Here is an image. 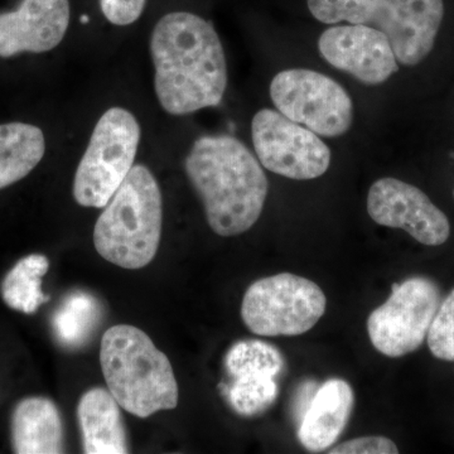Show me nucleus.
Segmentation results:
<instances>
[{"label":"nucleus","mask_w":454,"mask_h":454,"mask_svg":"<svg viewBox=\"0 0 454 454\" xmlns=\"http://www.w3.org/2000/svg\"><path fill=\"white\" fill-rule=\"evenodd\" d=\"M154 88L160 106L187 115L219 106L227 86L225 52L214 26L188 12H173L151 38Z\"/></svg>","instance_id":"f257e3e1"},{"label":"nucleus","mask_w":454,"mask_h":454,"mask_svg":"<svg viewBox=\"0 0 454 454\" xmlns=\"http://www.w3.org/2000/svg\"><path fill=\"white\" fill-rule=\"evenodd\" d=\"M215 234L229 238L252 229L264 210L269 184L259 160L231 136H205L184 162Z\"/></svg>","instance_id":"f03ea898"},{"label":"nucleus","mask_w":454,"mask_h":454,"mask_svg":"<svg viewBox=\"0 0 454 454\" xmlns=\"http://www.w3.org/2000/svg\"><path fill=\"white\" fill-rule=\"evenodd\" d=\"M100 364L107 389L138 418L178 404V384L168 357L139 328L113 325L101 339Z\"/></svg>","instance_id":"7ed1b4c3"},{"label":"nucleus","mask_w":454,"mask_h":454,"mask_svg":"<svg viewBox=\"0 0 454 454\" xmlns=\"http://www.w3.org/2000/svg\"><path fill=\"white\" fill-rule=\"evenodd\" d=\"M162 195L153 173L133 166L94 229L97 252L124 269L151 264L162 235Z\"/></svg>","instance_id":"20e7f679"},{"label":"nucleus","mask_w":454,"mask_h":454,"mask_svg":"<svg viewBox=\"0 0 454 454\" xmlns=\"http://www.w3.org/2000/svg\"><path fill=\"white\" fill-rule=\"evenodd\" d=\"M140 142L136 116L112 107L98 119L74 181V197L83 207L104 208L133 168Z\"/></svg>","instance_id":"39448f33"},{"label":"nucleus","mask_w":454,"mask_h":454,"mask_svg":"<svg viewBox=\"0 0 454 454\" xmlns=\"http://www.w3.org/2000/svg\"><path fill=\"white\" fill-rule=\"evenodd\" d=\"M327 298L312 280L291 273L256 280L245 293L241 318L254 334L301 336L324 317Z\"/></svg>","instance_id":"423d86ee"},{"label":"nucleus","mask_w":454,"mask_h":454,"mask_svg":"<svg viewBox=\"0 0 454 454\" xmlns=\"http://www.w3.org/2000/svg\"><path fill=\"white\" fill-rule=\"evenodd\" d=\"M270 98L278 112L325 138L343 136L354 121V103L348 91L317 71H282L270 83Z\"/></svg>","instance_id":"0eeeda50"},{"label":"nucleus","mask_w":454,"mask_h":454,"mask_svg":"<svg viewBox=\"0 0 454 454\" xmlns=\"http://www.w3.org/2000/svg\"><path fill=\"white\" fill-rule=\"evenodd\" d=\"M441 301V289L429 278L394 284L390 297L367 319L373 348L393 358L417 351L428 336Z\"/></svg>","instance_id":"6e6552de"},{"label":"nucleus","mask_w":454,"mask_h":454,"mask_svg":"<svg viewBox=\"0 0 454 454\" xmlns=\"http://www.w3.org/2000/svg\"><path fill=\"white\" fill-rule=\"evenodd\" d=\"M252 139L262 167L282 177L309 181L330 168L331 149L324 140L278 110L255 114Z\"/></svg>","instance_id":"1a4fd4ad"},{"label":"nucleus","mask_w":454,"mask_h":454,"mask_svg":"<svg viewBox=\"0 0 454 454\" xmlns=\"http://www.w3.org/2000/svg\"><path fill=\"white\" fill-rule=\"evenodd\" d=\"M367 212L379 225L405 230L427 247L443 245L450 235L446 214L423 191L400 179H378L370 187Z\"/></svg>","instance_id":"9d476101"},{"label":"nucleus","mask_w":454,"mask_h":454,"mask_svg":"<svg viewBox=\"0 0 454 454\" xmlns=\"http://www.w3.org/2000/svg\"><path fill=\"white\" fill-rule=\"evenodd\" d=\"M321 56L366 85H380L399 70L387 35L365 25L333 26L318 40Z\"/></svg>","instance_id":"9b49d317"},{"label":"nucleus","mask_w":454,"mask_h":454,"mask_svg":"<svg viewBox=\"0 0 454 454\" xmlns=\"http://www.w3.org/2000/svg\"><path fill=\"white\" fill-rule=\"evenodd\" d=\"M443 17V0H380L367 26L387 35L399 64L415 66L434 47Z\"/></svg>","instance_id":"f8f14e48"},{"label":"nucleus","mask_w":454,"mask_h":454,"mask_svg":"<svg viewBox=\"0 0 454 454\" xmlns=\"http://www.w3.org/2000/svg\"><path fill=\"white\" fill-rule=\"evenodd\" d=\"M68 25V0H22L16 11L0 14V57L53 50Z\"/></svg>","instance_id":"ddd939ff"},{"label":"nucleus","mask_w":454,"mask_h":454,"mask_svg":"<svg viewBox=\"0 0 454 454\" xmlns=\"http://www.w3.org/2000/svg\"><path fill=\"white\" fill-rule=\"evenodd\" d=\"M355 405L351 385L342 379H330L317 389L301 417L298 438L309 452L330 450L340 437Z\"/></svg>","instance_id":"4468645a"},{"label":"nucleus","mask_w":454,"mask_h":454,"mask_svg":"<svg viewBox=\"0 0 454 454\" xmlns=\"http://www.w3.org/2000/svg\"><path fill=\"white\" fill-rule=\"evenodd\" d=\"M11 435L14 453H64L61 414L47 397H26L18 403L12 414Z\"/></svg>","instance_id":"2eb2a0df"},{"label":"nucleus","mask_w":454,"mask_h":454,"mask_svg":"<svg viewBox=\"0 0 454 454\" xmlns=\"http://www.w3.org/2000/svg\"><path fill=\"white\" fill-rule=\"evenodd\" d=\"M121 406L109 390L94 387L86 391L77 405L83 452L122 454L129 452Z\"/></svg>","instance_id":"dca6fc26"},{"label":"nucleus","mask_w":454,"mask_h":454,"mask_svg":"<svg viewBox=\"0 0 454 454\" xmlns=\"http://www.w3.org/2000/svg\"><path fill=\"white\" fill-rule=\"evenodd\" d=\"M44 152L46 140L40 128L26 122L0 125V190L27 177Z\"/></svg>","instance_id":"f3484780"},{"label":"nucleus","mask_w":454,"mask_h":454,"mask_svg":"<svg viewBox=\"0 0 454 454\" xmlns=\"http://www.w3.org/2000/svg\"><path fill=\"white\" fill-rule=\"evenodd\" d=\"M50 269L49 259L40 254L25 256L9 270L0 286L9 309L32 315L49 297L42 292V278Z\"/></svg>","instance_id":"a211bd4d"},{"label":"nucleus","mask_w":454,"mask_h":454,"mask_svg":"<svg viewBox=\"0 0 454 454\" xmlns=\"http://www.w3.org/2000/svg\"><path fill=\"white\" fill-rule=\"evenodd\" d=\"M100 319V306L88 293L68 295L53 317L57 339L68 348H77L88 340Z\"/></svg>","instance_id":"6ab92c4d"},{"label":"nucleus","mask_w":454,"mask_h":454,"mask_svg":"<svg viewBox=\"0 0 454 454\" xmlns=\"http://www.w3.org/2000/svg\"><path fill=\"white\" fill-rule=\"evenodd\" d=\"M226 369L232 378L264 375L276 378L284 367L282 352L260 340H240L227 352Z\"/></svg>","instance_id":"aec40b11"},{"label":"nucleus","mask_w":454,"mask_h":454,"mask_svg":"<svg viewBox=\"0 0 454 454\" xmlns=\"http://www.w3.org/2000/svg\"><path fill=\"white\" fill-rule=\"evenodd\" d=\"M277 395L278 385L273 376H240L227 389L230 404L243 417L264 413L276 402Z\"/></svg>","instance_id":"412c9836"},{"label":"nucleus","mask_w":454,"mask_h":454,"mask_svg":"<svg viewBox=\"0 0 454 454\" xmlns=\"http://www.w3.org/2000/svg\"><path fill=\"white\" fill-rule=\"evenodd\" d=\"M380 0H309L310 14L325 25H369Z\"/></svg>","instance_id":"4be33fe9"},{"label":"nucleus","mask_w":454,"mask_h":454,"mask_svg":"<svg viewBox=\"0 0 454 454\" xmlns=\"http://www.w3.org/2000/svg\"><path fill=\"white\" fill-rule=\"evenodd\" d=\"M427 342L433 356L454 363V289L441 301Z\"/></svg>","instance_id":"5701e85b"},{"label":"nucleus","mask_w":454,"mask_h":454,"mask_svg":"<svg viewBox=\"0 0 454 454\" xmlns=\"http://www.w3.org/2000/svg\"><path fill=\"white\" fill-rule=\"evenodd\" d=\"M331 454H396V444L391 439L381 435H370L343 442L333 450H325Z\"/></svg>","instance_id":"b1692460"},{"label":"nucleus","mask_w":454,"mask_h":454,"mask_svg":"<svg viewBox=\"0 0 454 454\" xmlns=\"http://www.w3.org/2000/svg\"><path fill=\"white\" fill-rule=\"evenodd\" d=\"M146 0H100L101 11L110 23L115 26H129L136 22Z\"/></svg>","instance_id":"393cba45"},{"label":"nucleus","mask_w":454,"mask_h":454,"mask_svg":"<svg viewBox=\"0 0 454 454\" xmlns=\"http://www.w3.org/2000/svg\"><path fill=\"white\" fill-rule=\"evenodd\" d=\"M82 22L83 23V25H86V23L89 22V17L88 16H82Z\"/></svg>","instance_id":"a878e982"},{"label":"nucleus","mask_w":454,"mask_h":454,"mask_svg":"<svg viewBox=\"0 0 454 454\" xmlns=\"http://www.w3.org/2000/svg\"><path fill=\"white\" fill-rule=\"evenodd\" d=\"M453 196H454V192H453Z\"/></svg>","instance_id":"bb28decb"}]
</instances>
